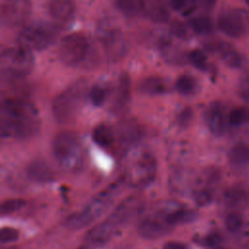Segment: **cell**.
Returning <instances> with one entry per match:
<instances>
[{
  "label": "cell",
  "mask_w": 249,
  "mask_h": 249,
  "mask_svg": "<svg viewBox=\"0 0 249 249\" xmlns=\"http://www.w3.org/2000/svg\"><path fill=\"white\" fill-rule=\"evenodd\" d=\"M196 2V0H170V7L176 12H189Z\"/></svg>",
  "instance_id": "cell-35"
},
{
  "label": "cell",
  "mask_w": 249,
  "mask_h": 249,
  "mask_svg": "<svg viewBox=\"0 0 249 249\" xmlns=\"http://www.w3.org/2000/svg\"><path fill=\"white\" fill-rule=\"evenodd\" d=\"M87 85L84 80H79L61 91L53 101L52 110L53 117L60 123L69 122L77 113Z\"/></svg>",
  "instance_id": "cell-5"
},
{
  "label": "cell",
  "mask_w": 249,
  "mask_h": 249,
  "mask_svg": "<svg viewBox=\"0 0 249 249\" xmlns=\"http://www.w3.org/2000/svg\"><path fill=\"white\" fill-rule=\"evenodd\" d=\"M196 217V213L192 209L175 207L168 211L163 219L167 225L174 227L177 225H184L193 222Z\"/></svg>",
  "instance_id": "cell-19"
},
{
  "label": "cell",
  "mask_w": 249,
  "mask_h": 249,
  "mask_svg": "<svg viewBox=\"0 0 249 249\" xmlns=\"http://www.w3.org/2000/svg\"><path fill=\"white\" fill-rule=\"evenodd\" d=\"M19 232L17 229L12 227L0 228V242L9 243L14 242L18 238Z\"/></svg>",
  "instance_id": "cell-34"
},
{
  "label": "cell",
  "mask_w": 249,
  "mask_h": 249,
  "mask_svg": "<svg viewBox=\"0 0 249 249\" xmlns=\"http://www.w3.org/2000/svg\"><path fill=\"white\" fill-rule=\"evenodd\" d=\"M124 183L123 178L113 182L96 195L83 209L70 215L66 219V226L71 230H81L90 225L112 205L120 194Z\"/></svg>",
  "instance_id": "cell-2"
},
{
  "label": "cell",
  "mask_w": 249,
  "mask_h": 249,
  "mask_svg": "<svg viewBox=\"0 0 249 249\" xmlns=\"http://www.w3.org/2000/svg\"><path fill=\"white\" fill-rule=\"evenodd\" d=\"M244 198L243 191L239 188H231L225 193V200L230 205H235Z\"/></svg>",
  "instance_id": "cell-33"
},
{
  "label": "cell",
  "mask_w": 249,
  "mask_h": 249,
  "mask_svg": "<svg viewBox=\"0 0 249 249\" xmlns=\"http://www.w3.org/2000/svg\"><path fill=\"white\" fill-rule=\"evenodd\" d=\"M98 34L108 59L119 61L124 57L128 51V43L122 31L108 26L102 27L98 31Z\"/></svg>",
  "instance_id": "cell-8"
},
{
  "label": "cell",
  "mask_w": 249,
  "mask_h": 249,
  "mask_svg": "<svg viewBox=\"0 0 249 249\" xmlns=\"http://www.w3.org/2000/svg\"><path fill=\"white\" fill-rule=\"evenodd\" d=\"M247 110L243 107H238L231 111L228 115V122L235 126L243 124L247 121Z\"/></svg>",
  "instance_id": "cell-30"
},
{
  "label": "cell",
  "mask_w": 249,
  "mask_h": 249,
  "mask_svg": "<svg viewBox=\"0 0 249 249\" xmlns=\"http://www.w3.org/2000/svg\"><path fill=\"white\" fill-rule=\"evenodd\" d=\"M58 56L67 66L77 67L93 64L95 53L89 39L83 33H71L64 36L58 47Z\"/></svg>",
  "instance_id": "cell-3"
},
{
  "label": "cell",
  "mask_w": 249,
  "mask_h": 249,
  "mask_svg": "<svg viewBox=\"0 0 249 249\" xmlns=\"http://www.w3.org/2000/svg\"><path fill=\"white\" fill-rule=\"evenodd\" d=\"M89 99H90V102L94 105V106H101L103 105V103L105 102L106 100V90L102 88V87H99V86H95L93 87L90 91H89Z\"/></svg>",
  "instance_id": "cell-31"
},
{
  "label": "cell",
  "mask_w": 249,
  "mask_h": 249,
  "mask_svg": "<svg viewBox=\"0 0 249 249\" xmlns=\"http://www.w3.org/2000/svg\"><path fill=\"white\" fill-rule=\"evenodd\" d=\"M29 0H0V21L9 26L23 24L30 15Z\"/></svg>",
  "instance_id": "cell-10"
},
{
  "label": "cell",
  "mask_w": 249,
  "mask_h": 249,
  "mask_svg": "<svg viewBox=\"0 0 249 249\" xmlns=\"http://www.w3.org/2000/svg\"><path fill=\"white\" fill-rule=\"evenodd\" d=\"M30 51L18 46L9 48L0 53V70L10 79H18L30 72L33 66Z\"/></svg>",
  "instance_id": "cell-7"
},
{
  "label": "cell",
  "mask_w": 249,
  "mask_h": 249,
  "mask_svg": "<svg viewBox=\"0 0 249 249\" xmlns=\"http://www.w3.org/2000/svg\"><path fill=\"white\" fill-rule=\"evenodd\" d=\"M130 98V80L127 74H123L120 77L115 96L113 99L112 109L114 112H120L125 108Z\"/></svg>",
  "instance_id": "cell-17"
},
{
  "label": "cell",
  "mask_w": 249,
  "mask_h": 249,
  "mask_svg": "<svg viewBox=\"0 0 249 249\" xmlns=\"http://www.w3.org/2000/svg\"><path fill=\"white\" fill-rule=\"evenodd\" d=\"M140 90L149 95H158L166 92L167 84L160 77H148L140 84Z\"/></svg>",
  "instance_id": "cell-21"
},
{
  "label": "cell",
  "mask_w": 249,
  "mask_h": 249,
  "mask_svg": "<svg viewBox=\"0 0 249 249\" xmlns=\"http://www.w3.org/2000/svg\"><path fill=\"white\" fill-rule=\"evenodd\" d=\"M140 135L139 127L132 122H124L119 127V136L123 143H133Z\"/></svg>",
  "instance_id": "cell-23"
},
{
  "label": "cell",
  "mask_w": 249,
  "mask_h": 249,
  "mask_svg": "<svg viewBox=\"0 0 249 249\" xmlns=\"http://www.w3.org/2000/svg\"><path fill=\"white\" fill-rule=\"evenodd\" d=\"M189 61L199 70H206L207 68V57L200 50H194L188 55Z\"/></svg>",
  "instance_id": "cell-29"
},
{
  "label": "cell",
  "mask_w": 249,
  "mask_h": 249,
  "mask_svg": "<svg viewBox=\"0 0 249 249\" xmlns=\"http://www.w3.org/2000/svg\"><path fill=\"white\" fill-rule=\"evenodd\" d=\"M249 160V150L246 144L238 143L229 152V160L232 168L240 169L246 166Z\"/></svg>",
  "instance_id": "cell-20"
},
{
  "label": "cell",
  "mask_w": 249,
  "mask_h": 249,
  "mask_svg": "<svg viewBox=\"0 0 249 249\" xmlns=\"http://www.w3.org/2000/svg\"><path fill=\"white\" fill-rule=\"evenodd\" d=\"M28 177L36 183H48L53 180V173L44 160H34L27 167Z\"/></svg>",
  "instance_id": "cell-18"
},
{
  "label": "cell",
  "mask_w": 249,
  "mask_h": 249,
  "mask_svg": "<svg viewBox=\"0 0 249 249\" xmlns=\"http://www.w3.org/2000/svg\"><path fill=\"white\" fill-rule=\"evenodd\" d=\"M92 139L97 145L101 147H108L114 142L115 135L109 126L105 124H99L93 129Z\"/></svg>",
  "instance_id": "cell-22"
},
{
  "label": "cell",
  "mask_w": 249,
  "mask_h": 249,
  "mask_svg": "<svg viewBox=\"0 0 249 249\" xmlns=\"http://www.w3.org/2000/svg\"><path fill=\"white\" fill-rule=\"evenodd\" d=\"M172 33L175 34L179 38H186L187 37V29L184 26V24L180 21H174L171 25Z\"/></svg>",
  "instance_id": "cell-38"
},
{
  "label": "cell",
  "mask_w": 249,
  "mask_h": 249,
  "mask_svg": "<svg viewBox=\"0 0 249 249\" xmlns=\"http://www.w3.org/2000/svg\"><path fill=\"white\" fill-rule=\"evenodd\" d=\"M164 216L152 214L142 219L138 225V232L145 238H159L168 233L172 227L166 224Z\"/></svg>",
  "instance_id": "cell-12"
},
{
  "label": "cell",
  "mask_w": 249,
  "mask_h": 249,
  "mask_svg": "<svg viewBox=\"0 0 249 249\" xmlns=\"http://www.w3.org/2000/svg\"><path fill=\"white\" fill-rule=\"evenodd\" d=\"M40 127L36 108L18 96L0 97V138L23 139L36 134Z\"/></svg>",
  "instance_id": "cell-1"
},
{
  "label": "cell",
  "mask_w": 249,
  "mask_h": 249,
  "mask_svg": "<svg viewBox=\"0 0 249 249\" xmlns=\"http://www.w3.org/2000/svg\"><path fill=\"white\" fill-rule=\"evenodd\" d=\"M189 23H190L191 28L196 34H199V35L209 34L213 29L211 19L207 17H204V16H199V17L193 18L190 20Z\"/></svg>",
  "instance_id": "cell-24"
},
{
  "label": "cell",
  "mask_w": 249,
  "mask_h": 249,
  "mask_svg": "<svg viewBox=\"0 0 249 249\" xmlns=\"http://www.w3.org/2000/svg\"><path fill=\"white\" fill-rule=\"evenodd\" d=\"M214 249H228V248H226V247H223V246H221V245H219V246H217V247H215Z\"/></svg>",
  "instance_id": "cell-42"
},
{
  "label": "cell",
  "mask_w": 249,
  "mask_h": 249,
  "mask_svg": "<svg viewBox=\"0 0 249 249\" xmlns=\"http://www.w3.org/2000/svg\"><path fill=\"white\" fill-rule=\"evenodd\" d=\"M195 201L199 206H205L209 204L213 199V192L209 188H203L196 192Z\"/></svg>",
  "instance_id": "cell-32"
},
{
  "label": "cell",
  "mask_w": 249,
  "mask_h": 249,
  "mask_svg": "<svg viewBox=\"0 0 249 249\" xmlns=\"http://www.w3.org/2000/svg\"><path fill=\"white\" fill-rule=\"evenodd\" d=\"M156 173V162L153 157L148 153H142L134 162H131L127 168L128 180L137 185L142 186L148 184Z\"/></svg>",
  "instance_id": "cell-11"
},
{
  "label": "cell",
  "mask_w": 249,
  "mask_h": 249,
  "mask_svg": "<svg viewBox=\"0 0 249 249\" xmlns=\"http://www.w3.org/2000/svg\"><path fill=\"white\" fill-rule=\"evenodd\" d=\"M140 2L141 0H116V5L123 15L132 18L139 14Z\"/></svg>",
  "instance_id": "cell-25"
},
{
  "label": "cell",
  "mask_w": 249,
  "mask_h": 249,
  "mask_svg": "<svg viewBox=\"0 0 249 249\" xmlns=\"http://www.w3.org/2000/svg\"><path fill=\"white\" fill-rule=\"evenodd\" d=\"M53 152L61 166L67 169L78 168L83 160L82 147L78 135L72 131L58 133L53 141Z\"/></svg>",
  "instance_id": "cell-6"
},
{
  "label": "cell",
  "mask_w": 249,
  "mask_h": 249,
  "mask_svg": "<svg viewBox=\"0 0 249 249\" xmlns=\"http://www.w3.org/2000/svg\"><path fill=\"white\" fill-rule=\"evenodd\" d=\"M209 47V50L217 53L224 62L230 67L240 68L243 65V56L231 45L224 42H216L210 44Z\"/></svg>",
  "instance_id": "cell-15"
},
{
  "label": "cell",
  "mask_w": 249,
  "mask_h": 249,
  "mask_svg": "<svg viewBox=\"0 0 249 249\" xmlns=\"http://www.w3.org/2000/svg\"><path fill=\"white\" fill-rule=\"evenodd\" d=\"M25 204V201L21 198H11L3 201L0 204V214H11L14 213L20 208H22Z\"/></svg>",
  "instance_id": "cell-28"
},
{
  "label": "cell",
  "mask_w": 249,
  "mask_h": 249,
  "mask_svg": "<svg viewBox=\"0 0 249 249\" xmlns=\"http://www.w3.org/2000/svg\"><path fill=\"white\" fill-rule=\"evenodd\" d=\"M175 88L177 91L181 94H191L196 89V80L192 76L182 75L177 79L175 83Z\"/></svg>",
  "instance_id": "cell-26"
},
{
  "label": "cell",
  "mask_w": 249,
  "mask_h": 249,
  "mask_svg": "<svg viewBox=\"0 0 249 249\" xmlns=\"http://www.w3.org/2000/svg\"><path fill=\"white\" fill-rule=\"evenodd\" d=\"M218 28L227 36L240 38L248 29V14L242 9L224 11L218 18Z\"/></svg>",
  "instance_id": "cell-9"
},
{
  "label": "cell",
  "mask_w": 249,
  "mask_h": 249,
  "mask_svg": "<svg viewBox=\"0 0 249 249\" xmlns=\"http://www.w3.org/2000/svg\"><path fill=\"white\" fill-rule=\"evenodd\" d=\"M57 24L36 21L26 24L18 36L19 46L28 51H41L49 48L57 38Z\"/></svg>",
  "instance_id": "cell-4"
},
{
  "label": "cell",
  "mask_w": 249,
  "mask_h": 249,
  "mask_svg": "<svg viewBox=\"0 0 249 249\" xmlns=\"http://www.w3.org/2000/svg\"><path fill=\"white\" fill-rule=\"evenodd\" d=\"M226 228L230 232L235 233L238 232L243 226V218L242 215L238 212H231L227 215L225 221Z\"/></svg>",
  "instance_id": "cell-27"
},
{
  "label": "cell",
  "mask_w": 249,
  "mask_h": 249,
  "mask_svg": "<svg viewBox=\"0 0 249 249\" xmlns=\"http://www.w3.org/2000/svg\"><path fill=\"white\" fill-rule=\"evenodd\" d=\"M162 249H189V247L180 241H168L163 245Z\"/></svg>",
  "instance_id": "cell-39"
},
{
  "label": "cell",
  "mask_w": 249,
  "mask_h": 249,
  "mask_svg": "<svg viewBox=\"0 0 249 249\" xmlns=\"http://www.w3.org/2000/svg\"><path fill=\"white\" fill-rule=\"evenodd\" d=\"M48 12L56 24L70 22L75 14V3L73 0H48Z\"/></svg>",
  "instance_id": "cell-14"
},
{
  "label": "cell",
  "mask_w": 249,
  "mask_h": 249,
  "mask_svg": "<svg viewBox=\"0 0 249 249\" xmlns=\"http://www.w3.org/2000/svg\"><path fill=\"white\" fill-rule=\"evenodd\" d=\"M140 12L155 22H165L169 18L164 0H141Z\"/></svg>",
  "instance_id": "cell-16"
},
{
  "label": "cell",
  "mask_w": 249,
  "mask_h": 249,
  "mask_svg": "<svg viewBox=\"0 0 249 249\" xmlns=\"http://www.w3.org/2000/svg\"><path fill=\"white\" fill-rule=\"evenodd\" d=\"M192 119H193V111L190 108H185L179 113L177 121L180 126L186 127L190 124V123L192 122Z\"/></svg>",
  "instance_id": "cell-36"
},
{
  "label": "cell",
  "mask_w": 249,
  "mask_h": 249,
  "mask_svg": "<svg viewBox=\"0 0 249 249\" xmlns=\"http://www.w3.org/2000/svg\"><path fill=\"white\" fill-rule=\"evenodd\" d=\"M204 122L213 134H224L229 123L224 106L220 102L211 103L204 113Z\"/></svg>",
  "instance_id": "cell-13"
},
{
  "label": "cell",
  "mask_w": 249,
  "mask_h": 249,
  "mask_svg": "<svg viewBox=\"0 0 249 249\" xmlns=\"http://www.w3.org/2000/svg\"><path fill=\"white\" fill-rule=\"evenodd\" d=\"M202 1H203V4H204L207 8H211V7L214 5V3H215L216 0H202Z\"/></svg>",
  "instance_id": "cell-41"
},
{
  "label": "cell",
  "mask_w": 249,
  "mask_h": 249,
  "mask_svg": "<svg viewBox=\"0 0 249 249\" xmlns=\"http://www.w3.org/2000/svg\"><path fill=\"white\" fill-rule=\"evenodd\" d=\"M79 249H97V247L95 245H93L92 243L86 241V243L84 245H82Z\"/></svg>",
  "instance_id": "cell-40"
},
{
  "label": "cell",
  "mask_w": 249,
  "mask_h": 249,
  "mask_svg": "<svg viewBox=\"0 0 249 249\" xmlns=\"http://www.w3.org/2000/svg\"><path fill=\"white\" fill-rule=\"evenodd\" d=\"M204 241H205V244H206L207 246L215 248V247L221 245L222 236H221L219 233H217V232H212V233L208 234V235L205 237Z\"/></svg>",
  "instance_id": "cell-37"
}]
</instances>
